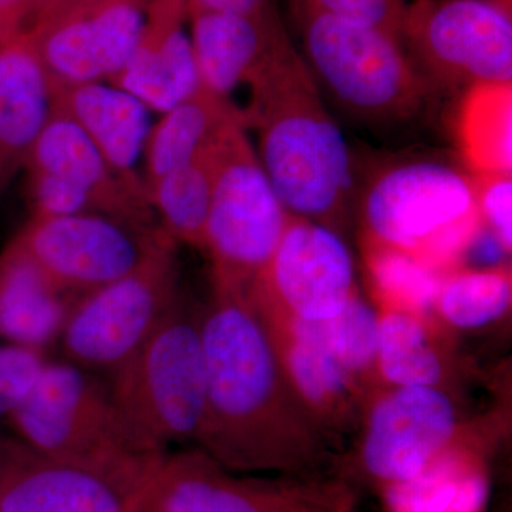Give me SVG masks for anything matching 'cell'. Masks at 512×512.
<instances>
[{
    "mask_svg": "<svg viewBox=\"0 0 512 512\" xmlns=\"http://www.w3.org/2000/svg\"><path fill=\"white\" fill-rule=\"evenodd\" d=\"M207 410L197 443L228 471L308 464L288 441L286 382L274 342L247 292L215 288L201 313Z\"/></svg>",
    "mask_w": 512,
    "mask_h": 512,
    "instance_id": "cell-1",
    "label": "cell"
},
{
    "mask_svg": "<svg viewBox=\"0 0 512 512\" xmlns=\"http://www.w3.org/2000/svg\"><path fill=\"white\" fill-rule=\"evenodd\" d=\"M241 119L258 134V157L289 214L335 229L352 188L348 144L308 63L282 40L248 84Z\"/></svg>",
    "mask_w": 512,
    "mask_h": 512,
    "instance_id": "cell-2",
    "label": "cell"
},
{
    "mask_svg": "<svg viewBox=\"0 0 512 512\" xmlns=\"http://www.w3.org/2000/svg\"><path fill=\"white\" fill-rule=\"evenodd\" d=\"M109 390L138 443L165 456L168 446L197 441L207 410L201 315L178 296L153 335L119 369Z\"/></svg>",
    "mask_w": 512,
    "mask_h": 512,
    "instance_id": "cell-3",
    "label": "cell"
},
{
    "mask_svg": "<svg viewBox=\"0 0 512 512\" xmlns=\"http://www.w3.org/2000/svg\"><path fill=\"white\" fill-rule=\"evenodd\" d=\"M37 453L77 466L154 473L167 456L141 446L106 383L70 362H46L28 396L5 419Z\"/></svg>",
    "mask_w": 512,
    "mask_h": 512,
    "instance_id": "cell-4",
    "label": "cell"
},
{
    "mask_svg": "<svg viewBox=\"0 0 512 512\" xmlns=\"http://www.w3.org/2000/svg\"><path fill=\"white\" fill-rule=\"evenodd\" d=\"M306 63L313 77L360 119H412L429 99V82L396 37L363 28L295 0Z\"/></svg>",
    "mask_w": 512,
    "mask_h": 512,
    "instance_id": "cell-5",
    "label": "cell"
},
{
    "mask_svg": "<svg viewBox=\"0 0 512 512\" xmlns=\"http://www.w3.org/2000/svg\"><path fill=\"white\" fill-rule=\"evenodd\" d=\"M363 220L369 242L417 256L440 272L483 227L474 175L437 161L394 165L377 175L363 200Z\"/></svg>",
    "mask_w": 512,
    "mask_h": 512,
    "instance_id": "cell-6",
    "label": "cell"
},
{
    "mask_svg": "<svg viewBox=\"0 0 512 512\" xmlns=\"http://www.w3.org/2000/svg\"><path fill=\"white\" fill-rule=\"evenodd\" d=\"M210 151L204 248L214 264L215 288L248 292L274 255L291 214L269 183L239 114L218 131Z\"/></svg>",
    "mask_w": 512,
    "mask_h": 512,
    "instance_id": "cell-7",
    "label": "cell"
},
{
    "mask_svg": "<svg viewBox=\"0 0 512 512\" xmlns=\"http://www.w3.org/2000/svg\"><path fill=\"white\" fill-rule=\"evenodd\" d=\"M180 295L175 242L167 235L130 274L73 305L59 339L67 362L114 372L153 335Z\"/></svg>",
    "mask_w": 512,
    "mask_h": 512,
    "instance_id": "cell-8",
    "label": "cell"
},
{
    "mask_svg": "<svg viewBox=\"0 0 512 512\" xmlns=\"http://www.w3.org/2000/svg\"><path fill=\"white\" fill-rule=\"evenodd\" d=\"M400 42L433 90L512 84L511 12L490 0H416Z\"/></svg>",
    "mask_w": 512,
    "mask_h": 512,
    "instance_id": "cell-9",
    "label": "cell"
},
{
    "mask_svg": "<svg viewBox=\"0 0 512 512\" xmlns=\"http://www.w3.org/2000/svg\"><path fill=\"white\" fill-rule=\"evenodd\" d=\"M167 234L99 214L32 217L12 239L66 293H86L130 274Z\"/></svg>",
    "mask_w": 512,
    "mask_h": 512,
    "instance_id": "cell-10",
    "label": "cell"
},
{
    "mask_svg": "<svg viewBox=\"0 0 512 512\" xmlns=\"http://www.w3.org/2000/svg\"><path fill=\"white\" fill-rule=\"evenodd\" d=\"M350 504L343 485L247 480L184 451L164 457L136 512H349Z\"/></svg>",
    "mask_w": 512,
    "mask_h": 512,
    "instance_id": "cell-11",
    "label": "cell"
},
{
    "mask_svg": "<svg viewBox=\"0 0 512 512\" xmlns=\"http://www.w3.org/2000/svg\"><path fill=\"white\" fill-rule=\"evenodd\" d=\"M247 293L262 318H332L357 293L352 255L335 229L291 214Z\"/></svg>",
    "mask_w": 512,
    "mask_h": 512,
    "instance_id": "cell-12",
    "label": "cell"
},
{
    "mask_svg": "<svg viewBox=\"0 0 512 512\" xmlns=\"http://www.w3.org/2000/svg\"><path fill=\"white\" fill-rule=\"evenodd\" d=\"M144 0H52L28 35L53 86L110 82L143 35Z\"/></svg>",
    "mask_w": 512,
    "mask_h": 512,
    "instance_id": "cell-13",
    "label": "cell"
},
{
    "mask_svg": "<svg viewBox=\"0 0 512 512\" xmlns=\"http://www.w3.org/2000/svg\"><path fill=\"white\" fill-rule=\"evenodd\" d=\"M154 473L62 463L0 431V512H136Z\"/></svg>",
    "mask_w": 512,
    "mask_h": 512,
    "instance_id": "cell-14",
    "label": "cell"
},
{
    "mask_svg": "<svg viewBox=\"0 0 512 512\" xmlns=\"http://www.w3.org/2000/svg\"><path fill=\"white\" fill-rule=\"evenodd\" d=\"M456 430V409L437 387H394L370 410L363 470L379 487L409 480L454 447Z\"/></svg>",
    "mask_w": 512,
    "mask_h": 512,
    "instance_id": "cell-15",
    "label": "cell"
},
{
    "mask_svg": "<svg viewBox=\"0 0 512 512\" xmlns=\"http://www.w3.org/2000/svg\"><path fill=\"white\" fill-rule=\"evenodd\" d=\"M28 171L59 175L92 198L99 214L144 228H157L147 190L128 183L103 157L76 121L53 104L25 163Z\"/></svg>",
    "mask_w": 512,
    "mask_h": 512,
    "instance_id": "cell-16",
    "label": "cell"
},
{
    "mask_svg": "<svg viewBox=\"0 0 512 512\" xmlns=\"http://www.w3.org/2000/svg\"><path fill=\"white\" fill-rule=\"evenodd\" d=\"M185 19L187 0H150L140 42L109 83L161 114L200 92V73Z\"/></svg>",
    "mask_w": 512,
    "mask_h": 512,
    "instance_id": "cell-17",
    "label": "cell"
},
{
    "mask_svg": "<svg viewBox=\"0 0 512 512\" xmlns=\"http://www.w3.org/2000/svg\"><path fill=\"white\" fill-rule=\"evenodd\" d=\"M188 19L202 87L229 103L231 94L248 86L276 46L289 36L278 12L266 18L197 12Z\"/></svg>",
    "mask_w": 512,
    "mask_h": 512,
    "instance_id": "cell-18",
    "label": "cell"
},
{
    "mask_svg": "<svg viewBox=\"0 0 512 512\" xmlns=\"http://www.w3.org/2000/svg\"><path fill=\"white\" fill-rule=\"evenodd\" d=\"M53 93V104L76 121L111 167L146 188L137 173L153 127L146 104L109 82L53 86Z\"/></svg>",
    "mask_w": 512,
    "mask_h": 512,
    "instance_id": "cell-19",
    "label": "cell"
},
{
    "mask_svg": "<svg viewBox=\"0 0 512 512\" xmlns=\"http://www.w3.org/2000/svg\"><path fill=\"white\" fill-rule=\"evenodd\" d=\"M53 99L52 80L28 33L0 45V191L25 167Z\"/></svg>",
    "mask_w": 512,
    "mask_h": 512,
    "instance_id": "cell-20",
    "label": "cell"
},
{
    "mask_svg": "<svg viewBox=\"0 0 512 512\" xmlns=\"http://www.w3.org/2000/svg\"><path fill=\"white\" fill-rule=\"evenodd\" d=\"M72 308L66 293L10 241L0 254V340L45 352L62 336Z\"/></svg>",
    "mask_w": 512,
    "mask_h": 512,
    "instance_id": "cell-21",
    "label": "cell"
},
{
    "mask_svg": "<svg viewBox=\"0 0 512 512\" xmlns=\"http://www.w3.org/2000/svg\"><path fill=\"white\" fill-rule=\"evenodd\" d=\"M380 491L386 512H484L490 485L481 458L454 446L417 476Z\"/></svg>",
    "mask_w": 512,
    "mask_h": 512,
    "instance_id": "cell-22",
    "label": "cell"
},
{
    "mask_svg": "<svg viewBox=\"0 0 512 512\" xmlns=\"http://www.w3.org/2000/svg\"><path fill=\"white\" fill-rule=\"evenodd\" d=\"M279 357L286 382L308 409L336 416L355 392L349 375L301 323L288 318H262Z\"/></svg>",
    "mask_w": 512,
    "mask_h": 512,
    "instance_id": "cell-23",
    "label": "cell"
},
{
    "mask_svg": "<svg viewBox=\"0 0 512 512\" xmlns=\"http://www.w3.org/2000/svg\"><path fill=\"white\" fill-rule=\"evenodd\" d=\"M238 114L235 104L204 87L190 99L165 111L151 127L144 150L146 190L147 185L197 157L222 126Z\"/></svg>",
    "mask_w": 512,
    "mask_h": 512,
    "instance_id": "cell-24",
    "label": "cell"
},
{
    "mask_svg": "<svg viewBox=\"0 0 512 512\" xmlns=\"http://www.w3.org/2000/svg\"><path fill=\"white\" fill-rule=\"evenodd\" d=\"M458 137L474 174H511L512 84L470 87L461 104Z\"/></svg>",
    "mask_w": 512,
    "mask_h": 512,
    "instance_id": "cell-25",
    "label": "cell"
},
{
    "mask_svg": "<svg viewBox=\"0 0 512 512\" xmlns=\"http://www.w3.org/2000/svg\"><path fill=\"white\" fill-rule=\"evenodd\" d=\"M210 144L187 164L147 185L148 202L160 220L158 227L175 244L204 248L212 195Z\"/></svg>",
    "mask_w": 512,
    "mask_h": 512,
    "instance_id": "cell-26",
    "label": "cell"
},
{
    "mask_svg": "<svg viewBox=\"0 0 512 512\" xmlns=\"http://www.w3.org/2000/svg\"><path fill=\"white\" fill-rule=\"evenodd\" d=\"M376 366L394 387H437L443 377V363L421 316L397 309L379 316Z\"/></svg>",
    "mask_w": 512,
    "mask_h": 512,
    "instance_id": "cell-27",
    "label": "cell"
},
{
    "mask_svg": "<svg viewBox=\"0 0 512 512\" xmlns=\"http://www.w3.org/2000/svg\"><path fill=\"white\" fill-rule=\"evenodd\" d=\"M511 274L497 268L444 276L436 309L458 329H478L503 318L511 306Z\"/></svg>",
    "mask_w": 512,
    "mask_h": 512,
    "instance_id": "cell-28",
    "label": "cell"
},
{
    "mask_svg": "<svg viewBox=\"0 0 512 512\" xmlns=\"http://www.w3.org/2000/svg\"><path fill=\"white\" fill-rule=\"evenodd\" d=\"M367 264L380 298L397 309L423 318L436 308L444 276L417 256L369 242Z\"/></svg>",
    "mask_w": 512,
    "mask_h": 512,
    "instance_id": "cell-29",
    "label": "cell"
},
{
    "mask_svg": "<svg viewBox=\"0 0 512 512\" xmlns=\"http://www.w3.org/2000/svg\"><path fill=\"white\" fill-rule=\"evenodd\" d=\"M298 322L355 379L376 366L379 315L357 293L332 318Z\"/></svg>",
    "mask_w": 512,
    "mask_h": 512,
    "instance_id": "cell-30",
    "label": "cell"
},
{
    "mask_svg": "<svg viewBox=\"0 0 512 512\" xmlns=\"http://www.w3.org/2000/svg\"><path fill=\"white\" fill-rule=\"evenodd\" d=\"M45 352L0 340V420L28 396L43 367Z\"/></svg>",
    "mask_w": 512,
    "mask_h": 512,
    "instance_id": "cell-31",
    "label": "cell"
},
{
    "mask_svg": "<svg viewBox=\"0 0 512 512\" xmlns=\"http://www.w3.org/2000/svg\"><path fill=\"white\" fill-rule=\"evenodd\" d=\"M313 6L335 18L382 30L400 40L407 10L416 0H308Z\"/></svg>",
    "mask_w": 512,
    "mask_h": 512,
    "instance_id": "cell-32",
    "label": "cell"
},
{
    "mask_svg": "<svg viewBox=\"0 0 512 512\" xmlns=\"http://www.w3.org/2000/svg\"><path fill=\"white\" fill-rule=\"evenodd\" d=\"M28 181L33 217H67L97 212L86 191L59 175L28 171Z\"/></svg>",
    "mask_w": 512,
    "mask_h": 512,
    "instance_id": "cell-33",
    "label": "cell"
},
{
    "mask_svg": "<svg viewBox=\"0 0 512 512\" xmlns=\"http://www.w3.org/2000/svg\"><path fill=\"white\" fill-rule=\"evenodd\" d=\"M478 214L485 228L500 239L508 252L512 248L511 174H474Z\"/></svg>",
    "mask_w": 512,
    "mask_h": 512,
    "instance_id": "cell-34",
    "label": "cell"
},
{
    "mask_svg": "<svg viewBox=\"0 0 512 512\" xmlns=\"http://www.w3.org/2000/svg\"><path fill=\"white\" fill-rule=\"evenodd\" d=\"M52 0H0V45L28 33Z\"/></svg>",
    "mask_w": 512,
    "mask_h": 512,
    "instance_id": "cell-35",
    "label": "cell"
},
{
    "mask_svg": "<svg viewBox=\"0 0 512 512\" xmlns=\"http://www.w3.org/2000/svg\"><path fill=\"white\" fill-rule=\"evenodd\" d=\"M188 15L197 12L234 13L249 18H266L278 12L272 0H187Z\"/></svg>",
    "mask_w": 512,
    "mask_h": 512,
    "instance_id": "cell-36",
    "label": "cell"
},
{
    "mask_svg": "<svg viewBox=\"0 0 512 512\" xmlns=\"http://www.w3.org/2000/svg\"><path fill=\"white\" fill-rule=\"evenodd\" d=\"M490 2L495 3V5L500 6V8L508 10V12H511V0H490Z\"/></svg>",
    "mask_w": 512,
    "mask_h": 512,
    "instance_id": "cell-37",
    "label": "cell"
},
{
    "mask_svg": "<svg viewBox=\"0 0 512 512\" xmlns=\"http://www.w3.org/2000/svg\"><path fill=\"white\" fill-rule=\"evenodd\" d=\"M144 2H150V0H144Z\"/></svg>",
    "mask_w": 512,
    "mask_h": 512,
    "instance_id": "cell-38",
    "label": "cell"
}]
</instances>
